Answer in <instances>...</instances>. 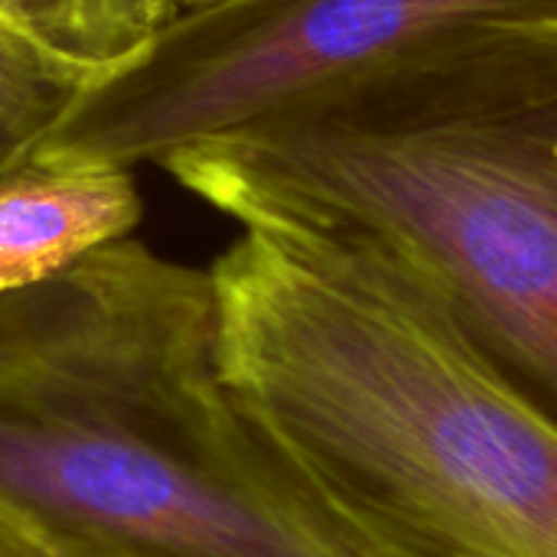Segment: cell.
Listing matches in <instances>:
<instances>
[{
  "label": "cell",
  "instance_id": "3957f363",
  "mask_svg": "<svg viewBox=\"0 0 557 557\" xmlns=\"http://www.w3.org/2000/svg\"><path fill=\"white\" fill-rule=\"evenodd\" d=\"M0 506L121 557H346L225 382L212 271L134 238L0 297Z\"/></svg>",
  "mask_w": 557,
  "mask_h": 557
},
{
  "label": "cell",
  "instance_id": "ba28073f",
  "mask_svg": "<svg viewBox=\"0 0 557 557\" xmlns=\"http://www.w3.org/2000/svg\"><path fill=\"white\" fill-rule=\"evenodd\" d=\"M0 557H121L0 506Z\"/></svg>",
  "mask_w": 557,
  "mask_h": 557
},
{
  "label": "cell",
  "instance_id": "7a4b0ae2",
  "mask_svg": "<svg viewBox=\"0 0 557 557\" xmlns=\"http://www.w3.org/2000/svg\"><path fill=\"white\" fill-rule=\"evenodd\" d=\"M228 388L346 557H557V428L366 261L245 228Z\"/></svg>",
  "mask_w": 557,
  "mask_h": 557
},
{
  "label": "cell",
  "instance_id": "8992f818",
  "mask_svg": "<svg viewBox=\"0 0 557 557\" xmlns=\"http://www.w3.org/2000/svg\"><path fill=\"white\" fill-rule=\"evenodd\" d=\"M183 7V0H0V26L95 82L131 62Z\"/></svg>",
  "mask_w": 557,
  "mask_h": 557
},
{
  "label": "cell",
  "instance_id": "6da1fadb",
  "mask_svg": "<svg viewBox=\"0 0 557 557\" xmlns=\"http://www.w3.org/2000/svg\"><path fill=\"white\" fill-rule=\"evenodd\" d=\"M163 166L366 261L557 428V16L441 29Z\"/></svg>",
  "mask_w": 557,
  "mask_h": 557
},
{
  "label": "cell",
  "instance_id": "277c9868",
  "mask_svg": "<svg viewBox=\"0 0 557 557\" xmlns=\"http://www.w3.org/2000/svg\"><path fill=\"white\" fill-rule=\"evenodd\" d=\"M557 0H206L88 82L33 163H166L441 29L552 20Z\"/></svg>",
  "mask_w": 557,
  "mask_h": 557
},
{
  "label": "cell",
  "instance_id": "52a82bcc",
  "mask_svg": "<svg viewBox=\"0 0 557 557\" xmlns=\"http://www.w3.org/2000/svg\"><path fill=\"white\" fill-rule=\"evenodd\" d=\"M91 78L0 26V176L29 163Z\"/></svg>",
  "mask_w": 557,
  "mask_h": 557
},
{
  "label": "cell",
  "instance_id": "5b68a950",
  "mask_svg": "<svg viewBox=\"0 0 557 557\" xmlns=\"http://www.w3.org/2000/svg\"><path fill=\"white\" fill-rule=\"evenodd\" d=\"M144 202L121 166L23 163L0 176V297L39 287L131 238Z\"/></svg>",
  "mask_w": 557,
  "mask_h": 557
},
{
  "label": "cell",
  "instance_id": "9c48e42d",
  "mask_svg": "<svg viewBox=\"0 0 557 557\" xmlns=\"http://www.w3.org/2000/svg\"><path fill=\"white\" fill-rule=\"evenodd\" d=\"M186 7H193V3H206V0H183Z\"/></svg>",
  "mask_w": 557,
  "mask_h": 557
}]
</instances>
